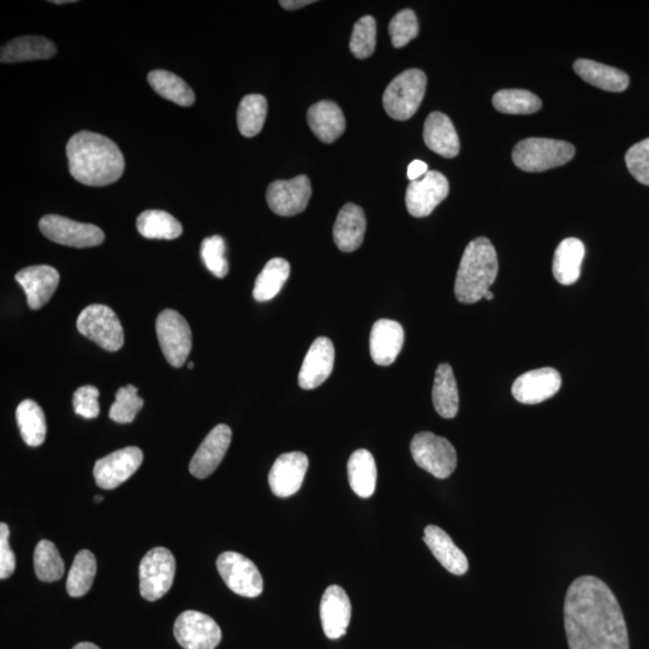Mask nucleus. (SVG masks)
<instances>
[{
  "instance_id": "nucleus-27",
  "label": "nucleus",
  "mask_w": 649,
  "mask_h": 649,
  "mask_svg": "<svg viewBox=\"0 0 649 649\" xmlns=\"http://www.w3.org/2000/svg\"><path fill=\"white\" fill-rule=\"evenodd\" d=\"M585 254V244L579 238L570 237L559 243L552 267L556 281L562 285H571L579 281Z\"/></svg>"
},
{
  "instance_id": "nucleus-9",
  "label": "nucleus",
  "mask_w": 649,
  "mask_h": 649,
  "mask_svg": "<svg viewBox=\"0 0 649 649\" xmlns=\"http://www.w3.org/2000/svg\"><path fill=\"white\" fill-rule=\"evenodd\" d=\"M157 336L166 361L180 368L192 351V330L187 320L172 309L160 313L157 319Z\"/></svg>"
},
{
  "instance_id": "nucleus-41",
  "label": "nucleus",
  "mask_w": 649,
  "mask_h": 649,
  "mask_svg": "<svg viewBox=\"0 0 649 649\" xmlns=\"http://www.w3.org/2000/svg\"><path fill=\"white\" fill-rule=\"evenodd\" d=\"M377 45V22L372 16L362 17L356 22L351 34L350 51L356 58L371 57Z\"/></svg>"
},
{
  "instance_id": "nucleus-17",
  "label": "nucleus",
  "mask_w": 649,
  "mask_h": 649,
  "mask_svg": "<svg viewBox=\"0 0 649 649\" xmlns=\"http://www.w3.org/2000/svg\"><path fill=\"white\" fill-rule=\"evenodd\" d=\"M308 467V457L303 452L294 451L279 456L269 474L272 493L279 498L294 496L305 481Z\"/></svg>"
},
{
  "instance_id": "nucleus-24",
  "label": "nucleus",
  "mask_w": 649,
  "mask_h": 649,
  "mask_svg": "<svg viewBox=\"0 0 649 649\" xmlns=\"http://www.w3.org/2000/svg\"><path fill=\"white\" fill-rule=\"evenodd\" d=\"M309 128L324 144H332L344 133L345 118L341 107L330 100L319 101L307 112Z\"/></svg>"
},
{
  "instance_id": "nucleus-1",
  "label": "nucleus",
  "mask_w": 649,
  "mask_h": 649,
  "mask_svg": "<svg viewBox=\"0 0 649 649\" xmlns=\"http://www.w3.org/2000/svg\"><path fill=\"white\" fill-rule=\"evenodd\" d=\"M570 649H630L627 624L615 594L598 577L571 583L564 603Z\"/></svg>"
},
{
  "instance_id": "nucleus-12",
  "label": "nucleus",
  "mask_w": 649,
  "mask_h": 649,
  "mask_svg": "<svg viewBox=\"0 0 649 649\" xmlns=\"http://www.w3.org/2000/svg\"><path fill=\"white\" fill-rule=\"evenodd\" d=\"M175 637L184 649H216L222 641V630L210 616L186 611L176 619Z\"/></svg>"
},
{
  "instance_id": "nucleus-32",
  "label": "nucleus",
  "mask_w": 649,
  "mask_h": 649,
  "mask_svg": "<svg viewBox=\"0 0 649 649\" xmlns=\"http://www.w3.org/2000/svg\"><path fill=\"white\" fill-rule=\"evenodd\" d=\"M150 86L165 99L183 107L192 106L195 103V94L192 87L180 76L166 70H153L148 74Z\"/></svg>"
},
{
  "instance_id": "nucleus-33",
  "label": "nucleus",
  "mask_w": 649,
  "mask_h": 649,
  "mask_svg": "<svg viewBox=\"0 0 649 649\" xmlns=\"http://www.w3.org/2000/svg\"><path fill=\"white\" fill-rule=\"evenodd\" d=\"M290 276V264L282 258L269 261L255 281L253 290L254 299L258 302H267L279 294Z\"/></svg>"
},
{
  "instance_id": "nucleus-31",
  "label": "nucleus",
  "mask_w": 649,
  "mask_h": 649,
  "mask_svg": "<svg viewBox=\"0 0 649 649\" xmlns=\"http://www.w3.org/2000/svg\"><path fill=\"white\" fill-rule=\"evenodd\" d=\"M433 404L444 419H454L460 409V395L454 371L448 363L439 365L434 378Z\"/></svg>"
},
{
  "instance_id": "nucleus-30",
  "label": "nucleus",
  "mask_w": 649,
  "mask_h": 649,
  "mask_svg": "<svg viewBox=\"0 0 649 649\" xmlns=\"http://www.w3.org/2000/svg\"><path fill=\"white\" fill-rule=\"evenodd\" d=\"M348 478L351 490L360 498L372 497L377 487V464L371 452L356 450L348 462Z\"/></svg>"
},
{
  "instance_id": "nucleus-7",
  "label": "nucleus",
  "mask_w": 649,
  "mask_h": 649,
  "mask_svg": "<svg viewBox=\"0 0 649 649\" xmlns=\"http://www.w3.org/2000/svg\"><path fill=\"white\" fill-rule=\"evenodd\" d=\"M77 330L111 353L123 347V327L110 307L91 305L83 309L77 319Z\"/></svg>"
},
{
  "instance_id": "nucleus-23",
  "label": "nucleus",
  "mask_w": 649,
  "mask_h": 649,
  "mask_svg": "<svg viewBox=\"0 0 649 649\" xmlns=\"http://www.w3.org/2000/svg\"><path fill=\"white\" fill-rule=\"evenodd\" d=\"M425 144L444 158H455L460 153V139L451 119L442 112H432L424 128Z\"/></svg>"
},
{
  "instance_id": "nucleus-10",
  "label": "nucleus",
  "mask_w": 649,
  "mask_h": 649,
  "mask_svg": "<svg viewBox=\"0 0 649 649\" xmlns=\"http://www.w3.org/2000/svg\"><path fill=\"white\" fill-rule=\"evenodd\" d=\"M39 228L50 241L67 247H97L105 240L103 230L97 225L75 222L57 214L41 218Z\"/></svg>"
},
{
  "instance_id": "nucleus-28",
  "label": "nucleus",
  "mask_w": 649,
  "mask_h": 649,
  "mask_svg": "<svg viewBox=\"0 0 649 649\" xmlns=\"http://www.w3.org/2000/svg\"><path fill=\"white\" fill-rule=\"evenodd\" d=\"M574 70L583 81L607 92L621 93L629 87V76L624 71L591 59H577Z\"/></svg>"
},
{
  "instance_id": "nucleus-49",
  "label": "nucleus",
  "mask_w": 649,
  "mask_h": 649,
  "mask_svg": "<svg viewBox=\"0 0 649 649\" xmlns=\"http://www.w3.org/2000/svg\"><path fill=\"white\" fill-rule=\"evenodd\" d=\"M73 649H100V648L91 642H81V643H77V645Z\"/></svg>"
},
{
  "instance_id": "nucleus-15",
  "label": "nucleus",
  "mask_w": 649,
  "mask_h": 649,
  "mask_svg": "<svg viewBox=\"0 0 649 649\" xmlns=\"http://www.w3.org/2000/svg\"><path fill=\"white\" fill-rule=\"evenodd\" d=\"M311 196V181L307 176L301 175L293 180L271 183L266 200L272 212L281 217H291L306 210Z\"/></svg>"
},
{
  "instance_id": "nucleus-22",
  "label": "nucleus",
  "mask_w": 649,
  "mask_h": 649,
  "mask_svg": "<svg viewBox=\"0 0 649 649\" xmlns=\"http://www.w3.org/2000/svg\"><path fill=\"white\" fill-rule=\"evenodd\" d=\"M404 344V330L400 323L380 319L372 327L369 350L378 366H390L400 355Z\"/></svg>"
},
{
  "instance_id": "nucleus-14",
  "label": "nucleus",
  "mask_w": 649,
  "mask_h": 649,
  "mask_svg": "<svg viewBox=\"0 0 649 649\" xmlns=\"http://www.w3.org/2000/svg\"><path fill=\"white\" fill-rule=\"evenodd\" d=\"M450 186L442 172L428 171L418 181L410 182L406 194L407 210L415 218H424L448 198Z\"/></svg>"
},
{
  "instance_id": "nucleus-34",
  "label": "nucleus",
  "mask_w": 649,
  "mask_h": 649,
  "mask_svg": "<svg viewBox=\"0 0 649 649\" xmlns=\"http://www.w3.org/2000/svg\"><path fill=\"white\" fill-rule=\"evenodd\" d=\"M17 425L22 439L32 448L44 444L46 438V420L43 409L37 402L26 400L16 410Z\"/></svg>"
},
{
  "instance_id": "nucleus-40",
  "label": "nucleus",
  "mask_w": 649,
  "mask_h": 649,
  "mask_svg": "<svg viewBox=\"0 0 649 649\" xmlns=\"http://www.w3.org/2000/svg\"><path fill=\"white\" fill-rule=\"evenodd\" d=\"M134 385L121 387L117 391L116 401L110 408V419L117 424H132L136 415L144 407V400L138 395Z\"/></svg>"
},
{
  "instance_id": "nucleus-50",
  "label": "nucleus",
  "mask_w": 649,
  "mask_h": 649,
  "mask_svg": "<svg viewBox=\"0 0 649 649\" xmlns=\"http://www.w3.org/2000/svg\"><path fill=\"white\" fill-rule=\"evenodd\" d=\"M494 299L493 293H491L490 290L487 291V293L484 295V300L492 301Z\"/></svg>"
},
{
  "instance_id": "nucleus-46",
  "label": "nucleus",
  "mask_w": 649,
  "mask_h": 649,
  "mask_svg": "<svg viewBox=\"0 0 649 649\" xmlns=\"http://www.w3.org/2000/svg\"><path fill=\"white\" fill-rule=\"evenodd\" d=\"M10 531L7 523L0 525V579H9L15 573L16 558L9 544Z\"/></svg>"
},
{
  "instance_id": "nucleus-47",
  "label": "nucleus",
  "mask_w": 649,
  "mask_h": 649,
  "mask_svg": "<svg viewBox=\"0 0 649 649\" xmlns=\"http://www.w3.org/2000/svg\"><path fill=\"white\" fill-rule=\"evenodd\" d=\"M428 172V166L426 163L421 162V160H414L408 168V178L410 181H418L420 178L424 177Z\"/></svg>"
},
{
  "instance_id": "nucleus-16",
  "label": "nucleus",
  "mask_w": 649,
  "mask_h": 649,
  "mask_svg": "<svg viewBox=\"0 0 649 649\" xmlns=\"http://www.w3.org/2000/svg\"><path fill=\"white\" fill-rule=\"evenodd\" d=\"M562 386L561 374L555 368H540L522 374L512 385V396L522 404H539L557 395Z\"/></svg>"
},
{
  "instance_id": "nucleus-8",
  "label": "nucleus",
  "mask_w": 649,
  "mask_h": 649,
  "mask_svg": "<svg viewBox=\"0 0 649 649\" xmlns=\"http://www.w3.org/2000/svg\"><path fill=\"white\" fill-rule=\"evenodd\" d=\"M139 573L142 598L148 601L159 600L170 591L174 583L175 557L165 547H154L142 558Z\"/></svg>"
},
{
  "instance_id": "nucleus-13",
  "label": "nucleus",
  "mask_w": 649,
  "mask_h": 649,
  "mask_svg": "<svg viewBox=\"0 0 649 649\" xmlns=\"http://www.w3.org/2000/svg\"><path fill=\"white\" fill-rule=\"evenodd\" d=\"M142 461H144V454L135 446L112 452L95 463L93 470L95 481L103 490H115L138 472Z\"/></svg>"
},
{
  "instance_id": "nucleus-11",
  "label": "nucleus",
  "mask_w": 649,
  "mask_h": 649,
  "mask_svg": "<svg viewBox=\"0 0 649 649\" xmlns=\"http://www.w3.org/2000/svg\"><path fill=\"white\" fill-rule=\"evenodd\" d=\"M220 576L232 592L256 598L264 591V580L256 565L237 552H224L217 559Z\"/></svg>"
},
{
  "instance_id": "nucleus-48",
  "label": "nucleus",
  "mask_w": 649,
  "mask_h": 649,
  "mask_svg": "<svg viewBox=\"0 0 649 649\" xmlns=\"http://www.w3.org/2000/svg\"><path fill=\"white\" fill-rule=\"evenodd\" d=\"M313 0H282L279 4L282 5L284 9L287 10H297L307 7L309 4H313Z\"/></svg>"
},
{
  "instance_id": "nucleus-52",
  "label": "nucleus",
  "mask_w": 649,
  "mask_h": 649,
  "mask_svg": "<svg viewBox=\"0 0 649 649\" xmlns=\"http://www.w3.org/2000/svg\"><path fill=\"white\" fill-rule=\"evenodd\" d=\"M51 3H53V4H70V3H75V2H71V0H69V2H65V0H62V2H51Z\"/></svg>"
},
{
  "instance_id": "nucleus-53",
  "label": "nucleus",
  "mask_w": 649,
  "mask_h": 649,
  "mask_svg": "<svg viewBox=\"0 0 649 649\" xmlns=\"http://www.w3.org/2000/svg\"><path fill=\"white\" fill-rule=\"evenodd\" d=\"M188 367H189V369H193L194 368V362L189 361L188 362Z\"/></svg>"
},
{
  "instance_id": "nucleus-42",
  "label": "nucleus",
  "mask_w": 649,
  "mask_h": 649,
  "mask_svg": "<svg viewBox=\"0 0 649 649\" xmlns=\"http://www.w3.org/2000/svg\"><path fill=\"white\" fill-rule=\"evenodd\" d=\"M226 244L223 237L212 236L201 243V259L213 276L224 278L229 273L228 260L225 259Z\"/></svg>"
},
{
  "instance_id": "nucleus-45",
  "label": "nucleus",
  "mask_w": 649,
  "mask_h": 649,
  "mask_svg": "<svg viewBox=\"0 0 649 649\" xmlns=\"http://www.w3.org/2000/svg\"><path fill=\"white\" fill-rule=\"evenodd\" d=\"M99 390L97 387L87 385L77 389L73 398L75 413L83 419L92 420L98 418L100 413Z\"/></svg>"
},
{
  "instance_id": "nucleus-6",
  "label": "nucleus",
  "mask_w": 649,
  "mask_h": 649,
  "mask_svg": "<svg viewBox=\"0 0 649 649\" xmlns=\"http://www.w3.org/2000/svg\"><path fill=\"white\" fill-rule=\"evenodd\" d=\"M414 461L437 479H448L457 467V454L448 439L432 432H420L412 440Z\"/></svg>"
},
{
  "instance_id": "nucleus-44",
  "label": "nucleus",
  "mask_w": 649,
  "mask_h": 649,
  "mask_svg": "<svg viewBox=\"0 0 649 649\" xmlns=\"http://www.w3.org/2000/svg\"><path fill=\"white\" fill-rule=\"evenodd\" d=\"M625 163L635 180L649 187V138L630 148Z\"/></svg>"
},
{
  "instance_id": "nucleus-51",
  "label": "nucleus",
  "mask_w": 649,
  "mask_h": 649,
  "mask_svg": "<svg viewBox=\"0 0 649 649\" xmlns=\"http://www.w3.org/2000/svg\"><path fill=\"white\" fill-rule=\"evenodd\" d=\"M103 499H104L103 497L97 496V497H95L94 502L95 503H100V502H103Z\"/></svg>"
},
{
  "instance_id": "nucleus-2",
  "label": "nucleus",
  "mask_w": 649,
  "mask_h": 649,
  "mask_svg": "<svg viewBox=\"0 0 649 649\" xmlns=\"http://www.w3.org/2000/svg\"><path fill=\"white\" fill-rule=\"evenodd\" d=\"M70 175L89 187H105L121 178L125 168L119 147L104 135L77 133L67 145Z\"/></svg>"
},
{
  "instance_id": "nucleus-38",
  "label": "nucleus",
  "mask_w": 649,
  "mask_h": 649,
  "mask_svg": "<svg viewBox=\"0 0 649 649\" xmlns=\"http://www.w3.org/2000/svg\"><path fill=\"white\" fill-rule=\"evenodd\" d=\"M494 109L508 115H531L541 109L538 95L525 89H503L493 95Z\"/></svg>"
},
{
  "instance_id": "nucleus-26",
  "label": "nucleus",
  "mask_w": 649,
  "mask_h": 649,
  "mask_svg": "<svg viewBox=\"0 0 649 649\" xmlns=\"http://www.w3.org/2000/svg\"><path fill=\"white\" fill-rule=\"evenodd\" d=\"M425 544L437 561L449 573L461 576L467 573L469 563L466 555L458 549L450 535L437 526H427L424 534Z\"/></svg>"
},
{
  "instance_id": "nucleus-21",
  "label": "nucleus",
  "mask_w": 649,
  "mask_h": 649,
  "mask_svg": "<svg viewBox=\"0 0 649 649\" xmlns=\"http://www.w3.org/2000/svg\"><path fill=\"white\" fill-rule=\"evenodd\" d=\"M16 281L27 295L29 308H43L51 300L59 284V273L52 266L27 267L16 275Z\"/></svg>"
},
{
  "instance_id": "nucleus-19",
  "label": "nucleus",
  "mask_w": 649,
  "mask_h": 649,
  "mask_svg": "<svg viewBox=\"0 0 649 649\" xmlns=\"http://www.w3.org/2000/svg\"><path fill=\"white\" fill-rule=\"evenodd\" d=\"M231 438L232 432L228 425L214 427L190 461V473L198 479H206L213 474L224 460Z\"/></svg>"
},
{
  "instance_id": "nucleus-20",
  "label": "nucleus",
  "mask_w": 649,
  "mask_h": 649,
  "mask_svg": "<svg viewBox=\"0 0 649 649\" xmlns=\"http://www.w3.org/2000/svg\"><path fill=\"white\" fill-rule=\"evenodd\" d=\"M320 618L324 633L337 640L347 634L351 619V603L342 587L332 585L326 589L320 604Z\"/></svg>"
},
{
  "instance_id": "nucleus-5",
  "label": "nucleus",
  "mask_w": 649,
  "mask_h": 649,
  "mask_svg": "<svg viewBox=\"0 0 649 649\" xmlns=\"http://www.w3.org/2000/svg\"><path fill=\"white\" fill-rule=\"evenodd\" d=\"M427 77L424 71L409 69L403 71L387 86L383 97L384 109L396 121L412 118L424 100Z\"/></svg>"
},
{
  "instance_id": "nucleus-43",
  "label": "nucleus",
  "mask_w": 649,
  "mask_h": 649,
  "mask_svg": "<svg viewBox=\"0 0 649 649\" xmlns=\"http://www.w3.org/2000/svg\"><path fill=\"white\" fill-rule=\"evenodd\" d=\"M420 31L418 17L413 10L406 9L400 11L389 25V32L392 45L396 49L407 46L410 41L418 37Z\"/></svg>"
},
{
  "instance_id": "nucleus-18",
  "label": "nucleus",
  "mask_w": 649,
  "mask_h": 649,
  "mask_svg": "<svg viewBox=\"0 0 649 649\" xmlns=\"http://www.w3.org/2000/svg\"><path fill=\"white\" fill-rule=\"evenodd\" d=\"M335 367V347L331 339H315L303 360L299 374V385L303 390L317 389L323 385Z\"/></svg>"
},
{
  "instance_id": "nucleus-35",
  "label": "nucleus",
  "mask_w": 649,
  "mask_h": 649,
  "mask_svg": "<svg viewBox=\"0 0 649 649\" xmlns=\"http://www.w3.org/2000/svg\"><path fill=\"white\" fill-rule=\"evenodd\" d=\"M138 231L150 240H176L182 235L183 228L168 212L150 210L140 214Z\"/></svg>"
},
{
  "instance_id": "nucleus-37",
  "label": "nucleus",
  "mask_w": 649,
  "mask_h": 649,
  "mask_svg": "<svg viewBox=\"0 0 649 649\" xmlns=\"http://www.w3.org/2000/svg\"><path fill=\"white\" fill-rule=\"evenodd\" d=\"M97 574V559L88 550L77 553L69 571L67 591L70 597L81 598L91 589Z\"/></svg>"
},
{
  "instance_id": "nucleus-25",
  "label": "nucleus",
  "mask_w": 649,
  "mask_h": 649,
  "mask_svg": "<svg viewBox=\"0 0 649 649\" xmlns=\"http://www.w3.org/2000/svg\"><path fill=\"white\" fill-rule=\"evenodd\" d=\"M366 232V217L362 208L347 204L339 211L333 226V240L345 253L355 252L361 247Z\"/></svg>"
},
{
  "instance_id": "nucleus-29",
  "label": "nucleus",
  "mask_w": 649,
  "mask_h": 649,
  "mask_svg": "<svg viewBox=\"0 0 649 649\" xmlns=\"http://www.w3.org/2000/svg\"><path fill=\"white\" fill-rule=\"evenodd\" d=\"M57 55V47L44 37H21L2 46L0 61L2 63H22L41 61Z\"/></svg>"
},
{
  "instance_id": "nucleus-3",
  "label": "nucleus",
  "mask_w": 649,
  "mask_h": 649,
  "mask_svg": "<svg viewBox=\"0 0 649 649\" xmlns=\"http://www.w3.org/2000/svg\"><path fill=\"white\" fill-rule=\"evenodd\" d=\"M498 256L496 248L486 237L475 238L464 250L458 267L455 295L466 305L484 300V295L498 276Z\"/></svg>"
},
{
  "instance_id": "nucleus-36",
  "label": "nucleus",
  "mask_w": 649,
  "mask_h": 649,
  "mask_svg": "<svg viewBox=\"0 0 649 649\" xmlns=\"http://www.w3.org/2000/svg\"><path fill=\"white\" fill-rule=\"evenodd\" d=\"M267 116V100L261 94H249L238 106L237 125L246 138H254L264 128Z\"/></svg>"
},
{
  "instance_id": "nucleus-4",
  "label": "nucleus",
  "mask_w": 649,
  "mask_h": 649,
  "mask_svg": "<svg viewBox=\"0 0 649 649\" xmlns=\"http://www.w3.org/2000/svg\"><path fill=\"white\" fill-rule=\"evenodd\" d=\"M575 152L569 142L531 138L518 142L512 151V160L523 171L543 172L569 163Z\"/></svg>"
},
{
  "instance_id": "nucleus-39",
  "label": "nucleus",
  "mask_w": 649,
  "mask_h": 649,
  "mask_svg": "<svg viewBox=\"0 0 649 649\" xmlns=\"http://www.w3.org/2000/svg\"><path fill=\"white\" fill-rule=\"evenodd\" d=\"M34 569L38 579L44 582H56L64 575L65 565L55 544L41 540L34 552Z\"/></svg>"
}]
</instances>
